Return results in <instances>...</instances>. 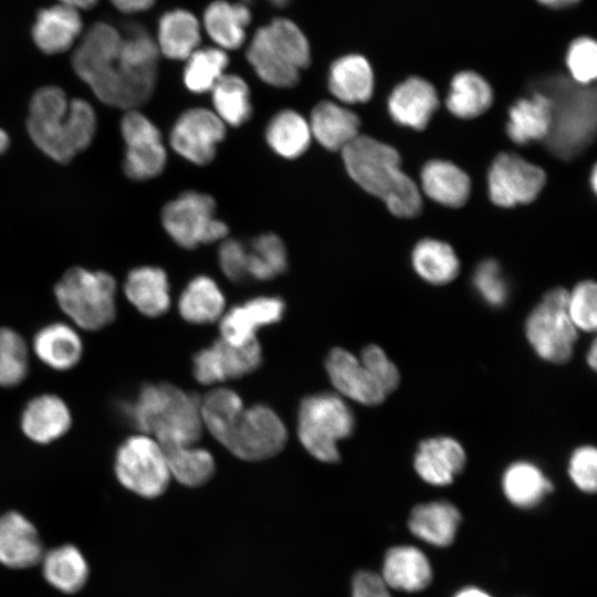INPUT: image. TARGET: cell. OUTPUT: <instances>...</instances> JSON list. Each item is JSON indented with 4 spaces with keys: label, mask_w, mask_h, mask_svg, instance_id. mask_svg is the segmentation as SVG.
<instances>
[{
    "label": "cell",
    "mask_w": 597,
    "mask_h": 597,
    "mask_svg": "<svg viewBox=\"0 0 597 597\" xmlns=\"http://www.w3.org/2000/svg\"><path fill=\"white\" fill-rule=\"evenodd\" d=\"M170 475L180 484L197 488L214 473L211 453L193 446L170 444L161 447Z\"/></svg>",
    "instance_id": "39"
},
{
    "label": "cell",
    "mask_w": 597,
    "mask_h": 597,
    "mask_svg": "<svg viewBox=\"0 0 597 597\" xmlns=\"http://www.w3.org/2000/svg\"><path fill=\"white\" fill-rule=\"evenodd\" d=\"M380 576L388 587L413 593L430 584L432 569L417 547L396 546L386 553Z\"/></svg>",
    "instance_id": "28"
},
{
    "label": "cell",
    "mask_w": 597,
    "mask_h": 597,
    "mask_svg": "<svg viewBox=\"0 0 597 597\" xmlns=\"http://www.w3.org/2000/svg\"><path fill=\"white\" fill-rule=\"evenodd\" d=\"M342 155L352 179L386 202L394 214L409 218L420 212L418 187L400 170V157L392 147L358 135Z\"/></svg>",
    "instance_id": "4"
},
{
    "label": "cell",
    "mask_w": 597,
    "mask_h": 597,
    "mask_svg": "<svg viewBox=\"0 0 597 597\" xmlns=\"http://www.w3.org/2000/svg\"><path fill=\"white\" fill-rule=\"evenodd\" d=\"M355 419L338 396L321 392L306 396L297 412V434L306 451L322 462H337V442L349 437Z\"/></svg>",
    "instance_id": "8"
},
{
    "label": "cell",
    "mask_w": 597,
    "mask_h": 597,
    "mask_svg": "<svg viewBox=\"0 0 597 597\" xmlns=\"http://www.w3.org/2000/svg\"><path fill=\"white\" fill-rule=\"evenodd\" d=\"M30 348L24 337L15 329L0 327V387L19 386L28 377Z\"/></svg>",
    "instance_id": "45"
},
{
    "label": "cell",
    "mask_w": 597,
    "mask_h": 597,
    "mask_svg": "<svg viewBox=\"0 0 597 597\" xmlns=\"http://www.w3.org/2000/svg\"><path fill=\"white\" fill-rule=\"evenodd\" d=\"M114 474L123 488L145 499L161 495L171 479L161 447L151 436L140 432L117 447Z\"/></svg>",
    "instance_id": "9"
},
{
    "label": "cell",
    "mask_w": 597,
    "mask_h": 597,
    "mask_svg": "<svg viewBox=\"0 0 597 597\" xmlns=\"http://www.w3.org/2000/svg\"><path fill=\"white\" fill-rule=\"evenodd\" d=\"M597 170H596V167H594L593 171H591V186H593V189L594 191H596L597 189Z\"/></svg>",
    "instance_id": "60"
},
{
    "label": "cell",
    "mask_w": 597,
    "mask_h": 597,
    "mask_svg": "<svg viewBox=\"0 0 597 597\" xmlns=\"http://www.w3.org/2000/svg\"><path fill=\"white\" fill-rule=\"evenodd\" d=\"M210 92L214 113L224 124L239 127L250 119V88L242 77L223 74Z\"/></svg>",
    "instance_id": "40"
},
{
    "label": "cell",
    "mask_w": 597,
    "mask_h": 597,
    "mask_svg": "<svg viewBox=\"0 0 597 597\" xmlns=\"http://www.w3.org/2000/svg\"><path fill=\"white\" fill-rule=\"evenodd\" d=\"M126 300L143 315L158 317L170 307L169 282L166 272L144 265L129 271L123 285Z\"/></svg>",
    "instance_id": "25"
},
{
    "label": "cell",
    "mask_w": 597,
    "mask_h": 597,
    "mask_svg": "<svg viewBox=\"0 0 597 597\" xmlns=\"http://www.w3.org/2000/svg\"><path fill=\"white\" fill-rule=\"evenodd\" d=\"M545 184V172L513 154H500L489 172L491 200L501 207L533 201Z\"/></svg>",
    "instance_id": "16"
},
{
    "label": "cell",
    "mask_w": 597,
    "mask_h": 597,
    "mask_svg": "<svg viewBox=\"0 0 597 597\" xmlns=\"http://www.w3.org/2000/svg\"><path fill=\"white\" fill-rule=\"evenodd\" d=\"M359 124L354 112L332 101L318 103L308 122L312 136L328 150H342L352 143L359 135Z\"/></svg>",
    "instance_id": "27"
},
{
    "label": "cell",
    "mask_w": 597,
    "mask_h": 597,
    "mask_svg": "<svg viewBox=\"0 0 597 597\" xmlns=\"http://www.w3.org/2000/svg\"><path fill=\"white\" fill-rule=\"evenodd\" d=\"M359 360L386 395L397 388L399 384L398 369L379 346L369 345L365 347Z\"/></svg>",
    "instance_id": "49"
},
{
    "label": "cell",
    "mask_w": 597,
    "mask_h": 597,
    "mask_svg": "<svg viewBox=\"0 0 597 597\" xmlns=\"http://www.w3.org/2000/svg\"><path fill=\"white\" fill-rule=\"evenodd\" d=\"M224 296L218 284L209 276L192 279L178 301L184 320L193 324H209L219 320L224 310Z\"/></svg>",
    "instance_id": "35"
},
{
    "label": "cell",
    "mask_w": 597,
    "mask_h": 597,
    "mask_svg": "<svg viewBox=\"0 0 597 597\" xmlns=\"http://www.w3.org/2000/svg\"><path fill=\"white\" fill-rule=\"evenodd\" d=\"M31 349L48 368L67 371L77 366L84 353V344L77 329L70 322H52L33 335Z\"/></svg>",
    "instance_id": "21"
},
{
    "label": "cell",
    "mask_w": 597,
    "mask_h": 597,
    "mask_svg": "<svg viewBox=\"0 0 597 597\" xmlns=\"http://www.w3.org/2000/svg\"><path fill=\"white\" fill-rule=\"evenodd\" d=\"M416 272L432 284H446L459 272V260L452 248L441 241L421 240L412 252Z\"/></svg>",
    "instance_id": "41"
},
{
    "label": "cell",
    "mask_w": 597,
    "mask_h": 597,
    "mask_svg": "<svg viewBox=\"0 0 597 597\" xmlns=\"http://www.w3.org/2000/svg\"><path fill=\"white\" fill-rule=\"evenodd\" d=\"M597 452L591 446L577 448L569 460V476L575 485L584 492L596 491Z\"/></svg>",
    "instance_id": "50"
},
{
    "label": "cell",
    "mask_w": 597,
    "mask_h": 597,
    "mask_svg": "<svg viewBox=\"0 0 597 597\" xmlns=\"http://www.w3.org/2000/svg\"><path fill=\"white\" fill-rule=\"evenodd\" d=\"M465 464L462 446L450 437L423 440L416 452L413 467L418 475L432 485H448Z\"/></svg>",
    "instance_id": "22"
},
{
    "label": "cell",
    "mask_w": 597,
    "mask_h": 597,
    "mask_svg": "<svg viewBox=\"0 0 597 597\" xmlns=\"http://www.w3.org/2000/svg\"><path fill=\"white\" fill-rule=\"evenodd\" d=\"M284 311V302L276 296H259L233 306L220 318L221 338L233 345L251 343L260 327L280 322Z\"/></svg>",
    "instance_id": "19"
},
{
    "label": "cell",
    "mask_w": 597,
    "mask_h": 597,
    "mask_svg": "<svg viewBox=\"0 0 597 597\" xmlns=\"http://www.w3.org/2000/svg\"><path fill=\"white\" fill-rule=\"evenodd\" d=\"M473 283L480 295L490 305L500 306L507 297V286L501 269L494 260L480 263L473 276Z\"/></svg>",
    "instance_id": "48"
},
{
    "label": "cell",
    "mask_w": 597,
    "mask_h": 597,
    "mask_svg": "<svg viewBox=\"0 0 597 597\" xmlns=\"http://www.w3.org/2000/svg\"><path fill=\"white\" fill-rule=\"evenodd\" d=\"M265 139L275 154L294 159L306 151L312 133L308 122L301 114L293 109H283L269 121Z\"/></svg>",
    "instance_id": "36"
},
{
    "label": "cell",
    "mask_w": 597,
    "mask_h": 597,
    "mask_svg": "<svg viewBox=\"0 0 597 597\" xmlns=\"http://www.w3.org/2000/svg\"><path fill=\"white\" fill-rule=\"evenodd\" d=\"M460 521V512L454 505L436 501L415 506L408 526L418 538L434 546H448L455 537Z\"/></svg>",
    "instance_id": "31"
},
{
    "label": "cell",
    "mask_w": 597,
    "mask_h": 597,
    "mask_svg": "<svg viewBox=\"0 0 597 597\" xmlns=\"http://www.w3.org/2000/svg\"><path fill=\"white\" fill-rule=\"evenodd\" d=\"M123 412L137 432L160 447L193 446L202 434L200 398L168 383L144 385Z\"/></svg>",
    "instance_id": "3"
},
{
    "label": "cell",
    "mask_w": 597,
    "mask_h": 597,
    "mask_svg": "<svg viewBox=\"0 0 597 597\" xmlns=\"http://www.w3.org/2000/svg\"><path fill=\"white\" fill-rule=\"evenodd\" d=\"M96 125L93 106L82 98L69 100L57 86H43L31 97L28 134L43 154L57 163L66 164L86 149Z\"/></svg>",
    "instance_id": "2"
},
{
    "label": "cell",
    "mask_w": 597,
    "mask_h": 597,
    "mask_svg": "<svg viewBox=\"0 0 597 597\" xmlns=\"http://www.w3.org/2000/svg\"><path fill=\"white\" fill-rule=\"evenodd\" d=\"M82 28L77 9L60 3L38 12L32 27V39L46 54L62 53L73 45Z\"/></svg>",
    "instance_id": "24"
},
{
    "label": "cell",
    "mask_w": 597,
    "mask_h": 597,
    "mask_svg": "<svg viewBox=\"0 0 597 597\" xmlns=\"http://www.w3.org/2000/svg\"><path fill=\"white\" fill-rule=\"evenodd\" d=\"M286 440L280 417L265 405H254L242 410L222 446L242 460L260 461L277 454Z\"/></svg>",
    "instance_id": "12"
},
{
    "label": "cell",
    "mask_w": 597,
    "mask_h": 597,
    "mask_svg": "<svg viewBox=\"0 0 597 597\" xmlns=\"http://www.w3.org/2000/svg\"><path fill=\"white\" fill-rule=\"evenodd\" d=\"M261 362L262 349L258 339L244 345H233L219 338L193 356L192 371L199 383L211 385L247 376L255 370Z\"/></svg>",
    "instance_id": "15"
},
{
    "label": "cell",
    "mask_w": 597,
    "mask_h": 597,
    "mask_svg": "<svg viewBox=\"0 0 597 597\" xmlns=\"http://www.w3.org/2000/svg\"><path fill=\"white\" fill-rule=\"evenodd\" d=\"M507 134L516 144L547 137L552 125V102L541 92L519 100L509 112Z\"/></svg>",
    "instance_id": "33"
},
{
    "label": "cell",
    "mask_w": 597,
    "mask_h": 597,
    "mask_svg": "<svg viewBox=\"0 0 597 597\" xmlns=\"http://www.w3.org/2000/svg\"><path fill=\"white\" fill-rule=\"evenodd\" d=\"M502 488L511 503L519 507H532L552 491L553 485L536 465L519 461L505 470Z\"/></svg>",
    "instance_id": "38"
},
{
    "label": "cell",
    "mask_w": 597,
    "mask_h": 597,
    "mask_svg": "<svg viewBox=\"0 0 597 597\" xmlns=\"http://www.w3.org/2000/svg\"><path fill=\"white\" fill-rule=\"evenodd\" d=\"M44 547L34 524L23 514L9 511L0 515V564L27 569L40 564Z\"/></svg>",
    "instance_id": "18"
},
{
    "label": "cell",
    "mask_w": 597,
    "mask_h": 597,
    "mask_svg": "<svg viewBox=\"0 0 597 597\" xmlns=\"http://www.w3.org/2000/svg\"><path fill=\"white\" fill-rule=\"evenodd\" d=\"M287 269V253L283 241L274 233H263L253 239L248 250L247 273L255 280L266 281Z\"/></svg>",
    "instance_id": "44"
},
{
    "label": "cell",
    "mask_w": 597,
    "mask_h": 597,
    "mask_svg": "<svg viewBox=\"0 0 597 597\" xmlns=\"http://www.w3.org/2000/svg\"><path fill=\"white\" fill-rule=\"evenodd\" d=\"M251 11L243 2L216 0L203 12V27L222 50L239 49L245 40Z\"/></svg>",
    "instance_id": "30"
},
{
    "label": "cell",
    "mask_w": 597,
    "mask_h": 597,
    "mask_svg": "<svg viewBox=\"0 0 597 597\" xmlns=\"http://www.w3.org/2000/svg\"><path fill=\"white\" fill-rule=\"evenodd\" d=\"M327 375L336 390L363 405L375 406L386 394L359 358L343 348H333L325 360Z\"/></svg>",
    "instance_id": "20"
},
{
    "label": "cell",
    "mask_w": 597,
    "mask_h": 597,
    "mask_svg": "<svg viewBox=\"0 0 597 597\" xmlns=\"http://www.w3.org/2000/svg\"><path fill=\"white\" fill-rule=\"evenodd\" d=\"M421 185L429 198L454 208L462 206L470 193L468 175L455 165L443 160H431L423 166Z\"/></svg>",
    "instance_id": "34"
},
{
    "label": "cell",
    "mask_w": 597,
    "mask_h": 597,
    "mask_svg": "<svg viewBox=\"0 0 597 597\" xmlns=\"http://www.w3.org/2000/svg\"><path fill=\"white\" fill-rule=\"evenodd\" d=\"M40 564L45 582L63 594L80 591L88 579L87 561L72 544H63L44 552Z\"/></svg>",
    "instance_id": "29"
},
{
    "label": "cell",
    "mask_w": 597,
    "mask_h": 597,
    "mask_svg": "<svg viewBox=\"0 0 597 597\" xmlns=\"http://www.w3.org/2000/svg\"><path fill=\"white\" fill-rule=\"evenodd\" d=\"M212 197L198 191H186L163 208L161 222L169 237L185 249H195L223 240L228 227L214 216Z\"/></svg>",
    "instance_id": "11"
},
{
    "label": "cell",
    "mask_w": 597,
    "mask_h": 597,
    "mask_svg": "<svg viewBox=\"0 0 597 597\" xmlns=\"http://www.w3.org/2000/svg\"><path fill=\"white\" fill-rule=\"evenodd\" d=\"M9 145L10 138L8 134L2 128H0V155H2L9 148Z\"/></svg>",
    "instance_id": "58"
},
{
    "label": "cell",
    "mask_w": 597,
    "mask_h": 597,
    "mask_svg": "<svg viewBox=\"0 0 597 597\" xmlns=\"http://www.w3.org/2000/svg\"><path fill=\"white\" fill-rule=\"evenodd\" d=\"M247 60L264 83L289 88L297 84L301 71L310 65L311 48L293 21L275 18L255 31Z\"/></svg>",
    "instance_id": "6"
},
{
    "label": "cell",
    "mask_w": 597,
    "mask_h": 597,
    "mask_svg": "<svg viewBox=\"0 0 597 597\" xmlns=\"http://www.w3.org/2000/svg\"><path fill=\"white\" fill-rule=\"evenodd\" d=\"M383 577L370 570L358 572L352 584L353 597H391Z\"/></svg>",
    "instance_id": "52"
},
{
    "label": "cell",
    "mask_w": 597,
    "mask_h": 597,
    "mask_svg": "<svg viewBox=\"0 0 597 597\" xmlns=\"http://www.w3.org/2000/svg\"><path fill=\"white\" fill-rule=\"evenodd\" d=\"M537 92L545 94L552 102V125L546 137L548 147L562 158L569 159L578 155L595 136L594 86L556 74L543 78Z\"/></svg>",
    "instance_id": "5"
},
{
    "label": "cell",
    "mask_w": 597,
    "mask_h": 597,
    "mask_svg": "<svg viewBox=\"0 0 597 597\" xmlns=\"http://www.w3.org/2000/svg\"><path fill=\"white\" fill-rule=\"evenodd\" d=\"M540 6L551 10H564L573 8L583 0H535Z\"/></svg>",
    "instance_id": "54"
},
{
    "label": "cell",
    "mask_w": 597,
    "mask_h": 597,
    "mask_svg": "<svg viewBox=\"0 0 597 597\" xmlns=\"http://www.w3.org/2000/svg\"><path fill=\"white\" fill-rule=\"evenodd\" d=\"M597 286L583 281L568 295L567 314L576 328L594 332L597 324Z\"/></svg>",
    "instance_id": "47"
},
{
    "label": "cell",
    "mask_w": 597,
    "mask_h": 597,
    "mask_svg": "<svg viewBox=\"0 0 597 597\" xmlns=\"http://www.w3.org/2000/svg\"><path fill=\"white\" fill-rule=\"evenodd\" d=\"M454 597H491V596L486 594L485 591L478 589L475 587H468L457 593Z\"/></svg>",
    "instance_id": "56"
},
{
    "label": "cell",
    "mask_w": 597,
    "mask_h": 597,
    "mask_svg": "<svg viewBox=\"0 0 597 597\" xmlns=\"http://www.w3.org/2000/svg\"><path fill=\"white\" fill-rule=\"evenodd\" d=\"M242 2H250L252 0H241ZM271 4L277 7V8H283L285 6H287L290 3L291 0H268Z\"/></svg>",
    "instance_id": "59"
},
{
    "label": "cell",
    "mask_w": 597,
    "mask_h": 597,
    "mask_svg": "<svg viewBox=\"0 0 597 597\" xmlns=\"http://www.w3.org/2000/svg\"><path fill=\"white\" fill-rule=\"evenodd\" d=\"M596 352H597L596 343L593 342L587 354V363L593 369L596 368V360H597Z\"/></svg>",
    "instance_id": "57"
},
{
    "label": "cell",
    "mask_w": 597,
    "mask_h": 597,
    "mask_svg": "<svg viewBox=\"0 0 597 597\" xmlns=\"http://www.w3.org/2000/svg\"><path fill=\"white\" fill-rule=\"evenodd\" d=\"M186 61L184 83L196 94L211 91L229 64L228 54L220 48L197 49Z\"/></svg>",
    "instance_id": "43"
},
{
    "label": "cell",
    "mask_w": 597,
    "mask_h": 597,
    "mask_svg": "<svg viewBox=\"0 0 597 597\" xmlns=\"http://www.w3.org/2000/svg\"><path fill=\"white\" fill-rule=\"evenodd\" d=\"M568 295L564 287L548 291L525 324L526 337L536 354L555 364L570 358L577 339V328L567 314Z\"/></svg>",
    "instance_id": "10"
},
{
    "label": "cell",
    "mask_w": 597,
    "mask_h": 597,
    "mask_svg": "<svg viewBox=\"0 0 597 597\" xmlns=\"http://www.w3.org/2000/svg\"><path fill=\"white\" fill-rule=\"evenodd\" d=\"M61 3L75 9H90L94 7L98 0H60Z\"/></svg>",
    "instance_id": "55"
},
{
    "label": "cell",
    "mask_w": 597,
    "mask_h": 597,
    "mask_svg": "<svg viewBox=\"0 0 597 597\" xmlns=\"http://www.w3.org/2000/svg\"><path fill=\"white\" fill-rule=\"evenodd\" d=\"M243 409L240 396L228 388L212 389L200 399L202 425L221 444Z\"/></svg>",
    "instance_id": "42"
},
{
    "label": "cell",
    "mask_w": 597,
    "mask_h": 597,
    "mask_svg": "<svg viewBox=\"0 0 597 597\" xmlns=\"http://www.w3.org/2000/svg\"><path fill=\"white\" fill-rule=\"evenodd\" d=\"M121 31L96 22L72 55L76 75L104 104L124 111L137 109L153 95L157 71H136L121 59Z\"/></svg>",
    "instance_id": "1"
},
{
    "label": "cell",
    "mask_w": 597,
    "mask_h": 597,
    "mask_svg": "<svg viewBox=\"0 0 597 597\" xmlns=\"http://www.w3.org/2000/svg\"><path fill=\"white\" fill-rule=\"evenodd\" d=\"M121 134L125 142L123 170L136 181L160 175L166 166L167 153L157 126L138 109H128L121 119Z\"/></svg>",
    "instance_id": "13"
},
{
    "label": "cell",
    "mask_w": 597,
    "mask_h": 597,
    "mask_svg": "<svg viewBox=\"0 0 597 597\" xmlns=\"http://www.w3.org/2000/svg\"><path fill=\"white\" fill-rule=\"evenodd\" d=\"M117 284L104 271L73 266L54 286V296L69 322L80 331L97 332L117 315Z\"/></svg>",
    "instance_id": "7"
},
{
    "label": "cell",
    "mask_w": 597,
    "mask_h": 597,
    "mask_svg": "<svg viewBox=\"0 0 597 597\" xmlns=\"http://www.w3.org/2000/svg\"><path fill=\"white\" fill-rule=\"evenodd\" d=\"M73 417L67 402L56 394L44 392L31 398L20 416L24 437L36 444H50L71 429Z\"/></svg>",
    "instance_id": "17"
},
{
    "label": "cell",
    "mask_w": 597,
    "mask_h": 597,
    "mask_svg": "<svg viewBox=\"0 0 597 597\" xmlns=\"http://www.w3.org/2000/svg\"><path fill=\"white\" fill-rule=\"evenodd\" d=\"M439 100L431 83L419 76H410L399 83L388 100L391 117L400 125L423 129Z\"/></svg>",
    "instance_id": "23"
},
{
    "label": "cell",
    "mask_w": 597,
    "mask_h": 597,
    "mask_svg": "<svg viewBox=\"0 0 597 597\" xmlns=\"http://www.w3.org/2000/svg\"><path fill=\"white\" fill-rule=\"evenodd\" d=\"M374 71L368 60L357 53L335 60L328 72L329 92L347 104L367 102L374 91Z\"/></svg>",
    "instance_id": "26"
},
{
    "label": "cell",
    "mask_w": 597,
    "mask_h": 597,
    "mask_svg": "<svg viewBox=\"0 0 597 597\" xmlns=\"http://www.w3.org/2000/svg\"><path fill=\"white\" fill-rule=\"evenodd\" d=\"M219 265L223 274L233 282L248 276V249L235 239H226L219 247Z\"/></svg>",
    "instance_id": "51"
},
{
    "label": "cell",
    "mask_w": 597,
    "mask_h": 597,
    "mask_svg": "<svg viewBox=\"0 0 597 597\" xmlns=\"http://www.w3.org/2000/svg\"><path fill=\"white\" fill-rule=\"evenodd\" d=\"M200 24L192 12L174 9L158 21L157 46L170 60H187L200 43Z\"/></svg>",
    "instance_id": "32"
},
{
    "label": "cell",
    "mask_w": 597,
    "mask_h": 597,
    "mask_svg": "<svg viewBox=\"0 0 597 597\" xmlns=\"http://www.w3.org/2000/svg\"><path fill=\"white\" fill-rule=\"evenodd\" d=\"M226 124L214 112L195 107L184 112L175 122L169 142L186 160L207 165L216 156L217 146L226 136Z\"/></svg>",
    "instance_id": "14"
},
{
    "label": "cell",
    "mask_w": 597,
    "mask_h": 597,
    "mask_svg": "<svg viewBox=\"0 0 597 597\" xmlns=\"http://www.w3.org/2000/svg\"><path fill=\"white\" fill-rule=\"evenodd\" d=\"M116 9L125 13H135L148 10L156 0H111Z\"/></svg>",
    "instance_id": "53"
},
{
    "label": "cell",
    "mask_w": 597,
    "mask_h": 597,
    "mask_svg": "<svg viewBox=\"0 0 597 597\" xmlns=\"http://www.w3.org/2000/svg\"><path fill=\"white\" fill-rule=\"evenodd\" d=\"M565 64L576 83L588 85L597 76V42L588 35L573 39L565 51Z\"/></svg>",
    "instance_id": "46"
},
{
    "label": "cell",
    "mask_w": 597,
    "mask_h": 597,
    "mask_svg": "<svg viewBox=\"0 0 597 597\" xmlns=\"http://www.w3.org/2000/svg\"><path fill=\"white\" fill-rule=\"evenodd\" d=\"M492 97L486 80L474 71L465 70L453 75L446 103L453 115L473 118L491 106Z\"/></svg>",
    "instance_id": "37"
}]
</instances>
